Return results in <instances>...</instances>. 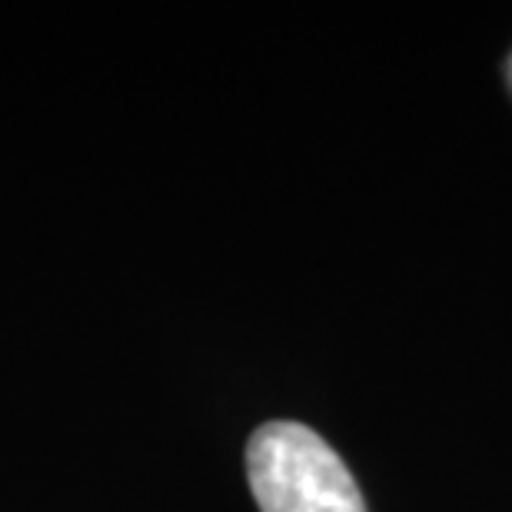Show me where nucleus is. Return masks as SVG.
Returning <instances> with one entry per match:
<instances>
[{"label":"nucleus","instance_id":"obj_1","mask_svg":"<svg viewBox=\"0 0 512 512\" xmlns=\"http://www.w3.org/2000/svg\"><path fill=\"white\" fill-rule=\"evenodd\" d=\"M247 476L263 512H366L360 486L333 446L290 419L250 436Z\"/></svg>","mask_w":512,"mask_h":512}]
</instances>
